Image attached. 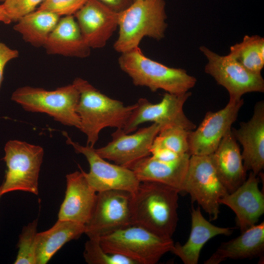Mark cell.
<instances>
[{"instance_id": "cell-1", "label": "cell", "mask_w": 264, "mask_h": 264, "mask_svg": "<svg viewBox=\"0 0 264 264\" xmlns=\"http://www.w3.org/2000/svg\"><path fill=\"white\" fill-rule=\"evenodd\" d=\"M180 192L166 184L140 182L132 194L133 225L164 238H172L178 221Z\"/></svg>"}, {"instance_id": "cell-2", "label": "cell", "mask_w": 264, "mask_h": 264, "mask_svg": "<svg viewBox=\"0 0 264 264\" xmlns=\"http://www.w3.org/2000/svg\"><path fill=\"white\" fill-rule=\"evenodd\" d=\"M73 83L80 92L76 112L80 118L79 130L86 135L87 145L94 147L104 128L123 129L136 103L126 106L81 78H75Z\"/></svg>"}, {"instance_id": "cell-3", "label": "cell", "mask_w": 264, "mask_h": 264, "mask_svg": "<svg viewBox=\"0 0 264 264\" xmlns=\"http://www.w3.org/2000/svg\"><path fill=\"white\" fill-rule=\"evenodd\" d=\"M118 64L135 86L147 87L153 92L162 89L182 94L189 91L197 82L185 69L170 67L147 57L139 46L121 53Z\"/></svg>"}, {"instance_id": "cell-4", "label": "cell", "mask_w": 264, "mask_h": 264, "mask_svg": "<svg viewBox=\"0 0 264 264\" xmlns=\"http://www.w3.org/2000/svg\"><path fill=\"white\" fill-rule=\"evenodd\" d=\"M165 0H135L118 13V37L113 47L122 53L138 47L148 37L157 41L163 39L168 24Z\"/></svg>"}, {"instance_id": "cell-5", "label": "cell", "mask_w": 264, "mask_h": 264, "mask_svg": "<svg viewBox=\"0 0 264 264\" xmlns=\"http://www.w3.org/2000/svg\"><path fill=\"white\" fill-rule=\"evenodd\" d=\"M107 252L125 256L136 264H155L162 257L171 252L174 245L172 238L160 237L136 225L123 227L99 237Z\"/></svg>"}, {"instance_id": "cell-6", "label": "cell", "mask_w": 264, "mask_h": 264, "mask_svg": "<svg viewBox=\"0 0 264 264\" xmlns=\"http://www.w3.org/2000/svg\"><path fill=\"white\" fill-rule=\"evenodd\" d=\"M80 92L72 84L47 90L29 86L16 89L11 99L28 111L45 113L64 125L80 129V121L76 112Z\"/></svg>"}, {"instance_id": "cell-7", "label": "cell", "mask_w": 264, "mask_h": 264, "mask_svg": "<svg viewBox=\"0 0 264 264\" xmlns=\"http://www.w3.org/2000/svg\"><path fill=\"white\" fill-rule=\"evenodd\" d=\"M3 158L7 170L1 185L2 195L22 191L38 195V179L44 154L43 148L18 140L8 141Z\"/></svg>"}, {"instance_id": "cell-8", "label": "cell", "mask_w": 264, "mask_h": 264, "mask_svg": "<svg viewBox=\"0 0 264 264\" xmlns=\"http://www.w3.org/2000/svg\"><path fill=\"white\" fill-rule=\"evenodd\" d=\"M182 192L190 195L208 214L209 220L219 217L220 198L227 194L219 179L209 155H191L183 183Z\"/></svg>"}, {"instance_id": "cell-9", "label": "cell", "mask_w": 264, "mask_h": 264, "mask_svg": "<svg viewBox=\"0 0 264 264\" xmlns=\"http://www.w3.org/2000/svg\"><path fill=\"white\" fill-rule=\"evenodd\" d=\"M189 91L176 94L166 92L161 101L153 104L144 98L138 99L123 130L126 133L136 131L138 127L145 122H153L161 129L181 127L188 131L196 128V125L185 114L183 106L191 96Z\"/></svg>"}, {"instance_id": "cell-10", "label": "cell", "mask_w": 264, "mask_h": 264, "mask_svg": "<svg viewBox=\"0 0 264 264\" xmlns=\"http://www.w3.org/2000/svg\"><path fill=\"white\" fill-rule=\"evenodd\" d=\"M199 50L207 60L205 73L227 90L229 101H238L247 93L264 92V79L261 74L250 72L228 55L221 56L203 45Z\"/></svg>"}, {"instance_id": "cell-11", "label": "cell", "mask_w": 264, "mask_h": 264, "mask_svg": "<svg viewBox=\"0 0 264 264\" xmlns=\"http://www.w3.org/2000/svg\"><path fill=\"white\" fill-rule=\"evenodd\" d=\"M133 225L132 193L120 190L97 193L95 205L85 233L89 238L100 237Z\"/></svg>"}, {"instance_id": "cell-12", "label": "cell", "mask_w": 264, "mask_h": 264, "mask_svg": "<svg viewBox=\"0 0 264 264\" xmlns=\"http://www.w3.org/2000/svg\"><path fill=\"white\" fill-rule=\"evenodd\" d=\"M64 134L67 143L87 158L89 172L81 170L88 184L97 193L110 190L127 191L132 194L136 191L140 181L132 170L108 162L96 153L94 147L81 145L72 141L66 132Z\"/></svg>"}, {"instance_id": "cell-13", "label": "cell", "mask_w": 264, "mask_h": 264, "mask_svg": "<svg viewBox=\"0 0 264 264\" xmlns=\"http://www.w3.org/2000/svg\"><path fill=\"white\" fill-rule=\"evenodd\" d=\"M159 131L160 126L156 123L139 129L132 134L126 133L122 129H117L111 134V141L95 151L105 159L130 169L141 159L151 155V146Z\"/></svg>"}, {"instance_id": "cell-14", "label": "cell", "mask_w": 264, "mask_h": 264, "mask_svg": "<svg viewBox=\"0 0 264 264\" xmlns=\"http://www.w3.org/2000/svg\"><path fill=\"white\" fill-rule=\"evenodd\" d=\"M243 104L242 98L236 102L229 101L224 108L217 111L207 112L198 127L190 131L188 143L191 155H209L213 153L231 129Z\"/></svg>"}, {"instance_id": "cell-15", "label": "cell", "mask_w": 264, "mask_h": 264, "mask_svg": "<svg viewBox=\"0 0 264 264\" xmlns=\"http://www.w3.org/2000/svg\"><path fill=\"white\" fill-rule=\"evenodd\" d=\"M118 13L98 0H87L74 15L90 48L105 46L118 27Z\"/></svg>"}, {"instance_id": "cell-16", "label": "cell", "mask_w": 264, "mask_h": 264, "mask_svg": "<svg viewBox=\"0 0 264 264\" xmlns=\"http://www.w3.org/2000/svg\"><path fill=\"white\" fill-rule=\"evenodd\" d=\"M258 176L250 172L245 180L235 191L220 198L219 202L236 214L241 233L256 224L264 213V195L259 188Z\"/></svg>"}, {"instance_id": "cell-17", "label": "cell", "mask_w": 264, "mask_h": 264, "mask_svg": "<svg viewBox=\"0 0 264 264\" xmlns=\"http://www.w3.org/2000/svg\"><path fill=\"white\" fill-rule=\"evenodd\" d=\"M231 130L242 147L241 154L245 170L259 176L264 168V101L256 103L249 120L241 122L239 129Z\"/></svg>"}, {"instance_id": "cell-18", "label": "cell", "mask_w": 264, "mask_h": 264, "mask_svg": "<svg viewBox=\"0 0 264 264\" xmlns=\"http://www.w3.org/2000/svg\"><path fill=\"white\" fill-rule=\"evenodd\" d=\"M81 171L66 176V189L58 214V219L86 225L95 205L97 192L88 184Z\"/></svg>"}, {"instance_id": "cell-19", "label": "cell", "mask_w": 264, "mask_h": 264, "mask_svg": "<svg viewBox=\"0 0 264 264\" xmlns=\"http://www.w3.org/2000/svg\"><path fill=\"white\" fill-rule=\"evenodd\" d=\"M209 156L217 176L228 193L235 191L246 179L247 171L231 129Z\"/></svg>"}, {"instance_id": "cell-20", "label": "cell", "mask_w": 264, "mask_h": 264, "mask_svg": "<svg viewBox=\"0 0 264 264\" xmlns=\"http://www.w3.org/2000/svg\"><path fill=\"white\" fill-rule=\"evenodd\" d=\"M190 156L189 153H185L174 160L161 161L150 155L141 159L130 169L134 172L140 182L161 183L181 192Z\"/></svg>"}, {"instance_id": "cell-21", "label": "cell", "mask_w": 264, "mask_h": 264, "mask_svg": "<svg viewBox=\"0 0 264 264\" xmlns=\"http://www.w3.org/2000/svg\"><path fill=\"white\" fill-rule=\"evenodd\" d=\"M233 231V228L212 224L203 216L199 206L192 207L189 237L183 245L178 242L174 243L171 252L184 264H197L202 248L209 240L218 235L230 236Z\"/></svg>"}, {"instance_id": "cell-22", "label": "cell", "mask_w": 264, "mask_h": 264, "mask_svg": "<svg viewBox=\"0 0 264 264\" xmlns=\"http://www.w3.org/2000/svg\"><path fill=\"white\" fill-rule=\"evenodd\" d=\"M47 54L84 58L90 48L86 42L74 15L60 18L44 46Z\"/></svg>"}, {"instance_id": "cell-23", "label": "cell", "mask_w": 264, "mask_h": 264, "mask_svg": "<svg viewBox=\"0 0 264 264\" xmlns=\"http://www.w3.org/2000/svg\"><path fill=\"white\" fill-rule=\"evenodd\" d=\"M264 254V222L256 224L242 232L239 236L222 242L204 262V264H219L229 259L263 257Z\"/></svg>"}, {"instance_id": "cell-24", "label": "cell", "mask_w": 264, "mask_h": 264, "mask_svg": "<svg viewBox=\"0 0 264 264\" xmlns=\"http://www.w3.org/2000/svg\"><path fill=\"white\" fill-rule=\"evenodd\" d=\"M85 225L59 220L49 230L37 234L35 240L36 264H46L66 242L85 233Z\"/></svg>"}, {"instance_id": "cell-25", "label": "cell", "mask_w": 264, "mask_h": 264, "mask_svg": "<svg viewBox=\"0 0 264 264\" xmlns=\"http://www.w3.org/2000/svg\"><path fill=\"white\" fill-rule=\"evenodd\" d=\"M60 17L51 12L37 9L21 18L13 29L25 42L36 47H44Z\"/></svg>"}, {"instance_id": "cell-26", "label": "cell", "mask_w": 264, "mask_h": 264, "mask_svg": "<svg viewBox=\"0 0 264 264\" xmlns=\"http://www.w3.org/2000/svg\"><path fill=\"white\" fill-rule=\"evenodd\" d=\"M228 55L250 72L261 74L264 66V38L245 35L242 42L230 46Z\"/></svg>"}, {"instance_id": "cell-27", "label": "cell", "mask_w": 264, "mask_h": 264, "mask_svg": "<svg viewBox=\"0 0 264 264\" xmlns=\"http://www.w3.org/2000/svg\"><path fill=\"white\" fill-rule=\"evenodd\" d=\"M190 131L178 127L161 129L154 138L150 149L166 148L179 154L189 153Z\"/></svg>"}, {"instance_id": "cell-28", "label": "cell", "mask_w": 264, "mask_h": 264, "mask_svg": "<svg viewBox=\"0 0 264 264\" xmlns=\"http://www.w3.org/2000/svg\"><path fill=\"white\" fill-rule=\"evenodd\" d=\"M83 256L88 264H136L125 256L106 251L100 244L99 238H89L85 243Z\"/></svg>"}, {"instance_id": "cell-29", "label": "cell", "mask_w": 264, "mask_h": 264, "mask_svg": "<svg viewBox=\"0 0 264 264\" xmlns=\"http://www.w3.org/2000/svg\"><path fill=\"white\" fill-rule=\"evenodd\" d=\"M38 219L24 226L19 236V251L15 264H36L35 256L36 237Z\"/></svg>"}, {"instance_id": "cell-30", "label": "cell", "mask_w": 264, "mask_h": 264, "mask_svg": "<svg viewBox=\"0 0 264 264\" xmlns=\"http://www.w3.org/2000/svg\"><path fill=\"white\" fill-rule=\"evenodd\" d=\"M44 0H0L11 22H17L21 18L35 11L37 6Z\"/></svg>"}, {"instance_id": "cell-31", "label": "cell", "mask_w": 264, "mask_h": 264, "mask_svg": "<svg viewBox=\"0 0 264 264\" xmlns=\"http://www.w3.org/2000/svg\"><path fill=\"white\" fill-rule=\"evenodd\" d=\"M87 0H44L38 9L46 10L58 16L74 15Z\"/></svg>"}, {"instance_id": "cell-32", "label": "cell", "mask_w": 264, "mask_h": 264, "mask_svg": "<svg viewBox=\"0 0 264 264\" xmlns=\"http://www.w3.org/2000/svg\"><path fill=\"white\" fill-rule=\"evenodd\" d=\"M17 50L8 47L0 41V87L3 79V72L6 64L11 60L18 57Z\"/></svg>"}, {"instance_id": "cell-33", "label": "cell", "mask_w": 264, "mask_h": 264, "mask_svg": "<svg viewBox=\"0 0 264 264\" xmlns=\"http://www.w3.org/2000/svg\"><path fill=\"white\" fill-rule=\"evenodd\" d=\"M150 151L153 158L161 161L174 160L182 155L166 148L151 149Z\"/></svg>"}, {"instance_id": "cell-34", "label": "cell", "mask_w": 264, "mask_h": 264, "mask_svg": "<svg viewBox=\"0 0 264 264\" xmlns=\"http://www.w3.org/2000/svg\"><path fill=\"white\" fill-rule=\"evenodd\" d=\"M113 11L120 13L128 8L134 0H98Z\"/></svg>"}, {"instance_id": "cell-35", "label": "cell", "mask_w": 264, "mask_h": 264, "mask_svg": "<svg viewBox=\"0 0 264 264\" xmlns=\"http://www.w3.org/2000/svg\"><path fill=\"white\" fill-rule=\"evenodd\" d=\"M0 22H3L5 24H9L11 22L2 4H0Z\"/></svg>"}, {"instance_id": "cell-36", "label": "cell", "mask_w": 264, "mask_h": 264, "mask_svg": "<svg viewBox=\"0 0 264 264\" xmlns=\"http://www.w3.org/2000/svg\"><path fill=\"white\" fill-rule=\"evenodd\" d=\"M1 186H0V198L1 196H2L1 192Z\"/></svg>"}, {"instance_id": "cell-37", "label": "cell", "mask_w": 264, "mask_h": 264, "mask_svg": "<svg viewBox=\"0 0 264 264\" xmlns=\"http://www.w3.org/2000/svg\"></svg>"}]
</instances>
